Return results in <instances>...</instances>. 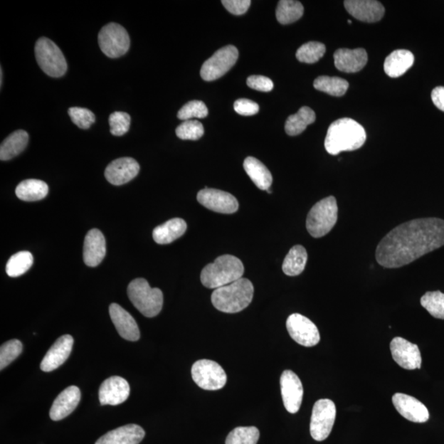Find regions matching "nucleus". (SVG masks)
I'll list each match as a JSON object with an SVG mask.
<instances>
[{
  "instance_id": "nucleus-28",
  "label": "nucleus",
  "mask_w": 444,
  "mask_h": 444,
  "mask_svg": "<svg viewBox=\"0 0 444 444\" xmlns=\"http://www.w3.org/2000/svg\"><path fill=\"white\" fill-rule=\"evenodd\" d=\"M244 169L259 189H270L273 184L272 174L260 161L255 157H248L244 162Z\"/></svg>"
},
{
  "instance_id": "nucleus-3",
  "label": "nucleus",
  "mask_w": 444,
  "mask_h": 444,
  "mask_svg": "<svg viewBox=\"0 0 444 444\" xmlns=\"http://www.w3.org/2000/svg\"><path fill=\"white\" fill-rule=\"evenodd\" d=\"M253 292L255 289L250 280L240 278L235 282L216 289L211 295V302L216 310L224 313H239L250 305Z\"/></svg>"
},
{
  "instance_id": "nucleus-40",
  "label": "nucleus",
  "mask_w": 444,
  "mask_h": 444,
  "mask_svg": "<svg viewBox=\"0 0 444 444\" xmlns=\"http://www.w3.org/2000/svg\"><path fill=\"white\" fill-rule=\"evenodd\" d=\"M176 133L183 140H199L204 134V125L198 120H186L178 126Z\"/></svg>"
},
{
  "instance_id": "nucleus-47",
  "label": "nucleus",
  "mask_w": 444,
  "mask_h": 444,
  "mask_svg": "<svg viewBox=\"0 0 444 444\" xmlns=\"http://www.w3.org/2000/svg\"><path fill=\"white\" fill-rule=\"evenodd\" d=\"M431 98L438 109L444 111V88L438 87L433 90Z\"/></svg>"
},
{
  "instance_id": "nucleus-33",
  "label": "nucleus",
  "mask_w": 444,
  "mask_h": 444,
  "mask_svg": "<svg viewBox=\"0 0 444 444\" xmlns=\"http://www.w3.org/2000/svg\"><path fill=\"white\" fill-rule=\"evenodd\" d=\"M304 14L302 4L295 0H282L279 1L276 15L278 22L287 25L296 22Z\"/></svg>"
},
{
  "instance_id": "nucleus-26",
  "label": "nucleus",
  "mask_w": 444,
  "mask_h": 444,
  "mask_svg": "<svg viewBox=\"0 0 444 444\" xmlns=\"http://www.w3.org/2000/svg\"><path fill=\"white\" fill-rule=\"evenodd\" d=\"M414 55L409 51L398 50L386 58L384 71L391 78H398L414 65Z\"/></svg>"
},
{
  "instance_id": "nucleus-5",
  "label": "nucleus",
  "mask_w": 444,
  "mask_h": 444,
  "mask_svg": "<svg viewBox=\"0 0 444 444\" xmlns=\"http://www.w3.org/2000/svg\"><path fill=\"white\" fill-rule=\"evenodd\" d=\"M128 295L132 304L147 318L160 314L163 306V293L160 289L152 288L144 278L132 281L128 287Z\"/></svg>"
},
{
  "instance_id": "nucleus-12",
  "label": "nucleus",
  "mask_w": 444,
  "mask_h": 444,
  "mask_svg": "<svg viewBox=\"0 0 444 444\" xmlns=\"http://www.w3.org/2000/svg\"><path fill=\"white\" fill-rule=\"evenodd\" d=\"M287 329L292 339L301 346L312 347L319 344L320 334L318 327L304 315H290L287 320Z\"/></svg>"
},
{
  "instance_id": "nucleus-29",
  "label": "nucleus",
  "mask_w": 444,
  "mask_h": 444,
  "mask_svg": "<svg viewBox=\"0 0 444 444\" xmlns=\"http://www.w3.org/2000/svg\"><path fill=\"white\" fill-rule=\"evenodd\" d=\"M28 141L29 136L26 131L20 130L14 132L0 146V159L9 161L17 157L25 150Z\"/></svg>"
},
{
  "instance_id": "nucleus-37",
  "label": "nucleus",
  "mask_w": 444,
  "mask_h": 444,
  "mask_svg": "<svg viewBox=\"0 0 444 444\" xmlns=\"http://www.w3.org/2000/svg\"><path fill=\"white\" fill-rule=\"evenodd\" d=\"M326 52V46L320 42L310 41L300 46L296 52V58L302 63H314L322 59Z\"/></svg>"
},
{
  "instance_id": "nucleus-6",
  "label": "nucleus",
  "mask_w": 444,
  "mask_h": 444,
  "mask_svg": "<svg viewBox=\"0 0 444 444\" xmlns=\"http://www.w3.org/2000/svg\"><path fill=\"white\" fill-rule=\"evenodd\" d=\"M337 204L334 197L320 200L308 214L306 227L309 233L314 238L329 234L337 223Z\"/></svg>"
},
{
  "instance_id": "nucleus-30",
  "label": "nucleus",
  "mask_w": 444,
  "mask_h": 444,
  "mask_svg": "<svg viewBox=\"0 0 444 444\" xmlns=\"http://www.w3.org/2000/svg\"><path fill=\"white\" fill-rule=\"evenodd\" d=\"M15 193L21 200L34 202L45 199L49 193V187L39 179H26L18 185Z\"/></svg>"
},
{
  "instance_id": "nucleus-13",
  "label": "nucleus",
  "mask_w": 444,
  "mask_h": 444,
  "mask_svg": "<svg viewBox=\"0 0 444 444\" xmlns=\"http://www.w3.org/2000/svg\"><path fill=\"white\" fill-rule=\"evenodd\" d=\"M197 199L204 207L216 213L232 214L239 208V203L233 195L218 189L206 187L199 192Z\"/></svg>"
},
{
  "instance_id": "nucleus-34",
  "label": "nucleus",
  "mask_w": 444,
  "mask_h": 444,
  "mask_svg": "<svg viewBox=\"0 0 444 444\" xmlns=\"http://www.w3.org/2000/svg\"><path fill=\"white\" fill-rule=\"evenodd\" d=\"M314 87L319 91L331 95L333 97H342L349 88V83L345 79L337 77L320 76L315 79Z\"/></svg>"
},
{
  "instance_id": "nucleus-35",
  "label": "nucleus",
  "mask_w": 444,
  "mask_h": 444,
  "mask_svg": "<svg viewBox=\"0 0 444 444\" xmlns=\"http://www.w3.org/2000/svg\"><path fill=\"white\" fill-rule=\"evenodd\" d=\"M33 264V256L30 252H19L9 258L6 273L9 277L18 278L28 272Z\"/></svg>"
},
{
  "instance_id": "nucleus-43",
  "label": "nucleus",
  "mask_w": 444,
  "mask_h": 444,
  "mask_svg": "<svg viewBox=\"0 0 444 444\" xmlns=\"http://www.w3.org/2000/svg\"><path fill=\"white\" fill-rule=\"evenodd\" d=\"M68 115H70L73 123L83 130H88L96 121V116L91 110L86 108H70L68 109Z\"/></svg>"
},
{
  "instance_id": "nucleus-11",
  "label": "nucleus",
  "mask_w": 444,
  "mask_h": 444,
  "mask_svg": "<svg viewBox=\"0 0 444 444\" xmlns=\"http://www.w3.org/2000/svg\"><path fill=\"white\" fill-rule=\"evenodd\" d=\"M239 57V51L234 46H227L216 51L215 54L204 63L201 68V77L204 81L216 80L225 75Z\"/></svg>"
},
{
  "instance_id": "nucleus-21",
  "label": "nucleus",
  "mask_w": 444,
  "mask_h": 444,
  "mask_svg": "<svg viewBox=\"0 0 444 444\" xmlns=\"http://www.w3.org/2000/svg\"><path fill=\"white\" fill-rule=\"evenodd\" d=\"M109 310L110 319L121 337L131 342L139 340V326L129 312L115 303L110 305Z\"/></svg>"
},
{
  "instance_id": "nucleus-38",
  "label": "nucleus",
  "mask_w": 444,
  "mask_h": 444,
  "mask_svg": "<svg viewBox=\"0 0 444 444\" xmlns=\"http://www.w3.org/2000/svg\"><path fill=\"white\" fill-rule=\"evenodd\" d=\"M421 304L436 319H444V294L430 292L422 296Z\"/></svg>"
},
{
  "instance_id": "nucleus-20",
  "label": "nucleus",
  "mask_w": 444,
  "mask_h": 444,
  "mask_svg": "<svg viewBox=\"0 0 444 444\" xmlns=\"http://www.w3.org/2000/svg\"><path fill=\"white\" fill-rule=\"evenodd\" d=\"M73 346V338L70 335H63L49 349L42 359L41 369L44 372H51L59 368L70 357Z\"/></svg>"
},
{
  "instance_id": "nucleus-2",
  "label": "nucleus",
  "mask_w": 444,
  "mask_h": 444,
  "mask_svg": "<svg viewBox=\"0 0 444 444\" xmlns=\"http://www.w3.org/2000/svg\"><path fill=\"white\" fill-rule=\"evenodd\" d=\"M366 141V132L356 121L350 118L337 120L327 130L326 151L331 155L352 152L361 148Z\"/></svg>"
},
{
  "instance_id": "nucleus-10",
  "label": "nucleus",
  "mask_w": 444,
  "mask_h": 444,
  "mask_svg": "<svg viewBox=\"0 0 444 444\" xmlns=\"http://www.w3.org/2000/svg\"><path fill=\"white\" fill-rule=\"evenodd\" d=\"M192 378L199 388L214 391L224 388L227 376L219 364L210 359H200L194 364Z\"/></svg>"
},
{
  "instance_id": "nucleus-36",
  "label": "nucleus",
  "mask_w": 444,
  "mask_h": 444,
  "mask_svg": "<svg viewBox=\"0 0 444 444\" xmlns=\"http://www.w3.org/2000/svg\"><path fill=\"white\" fill-rule=\"evenodd\" d=\"M260 433L255 426L237 427L226 438V444H257Z\"/></svg>"
},
{
  "instance_id": "nucleus-32",
  "label": "nucleus",
  "mask_w": 444,
  "mask_h": 444,
  "mask_svg": "<svg viewBox=\"0 0 444 444\" xmlns=\"http://www.w3.org/2000/svg\"><path fill=\"white\" fill-rule=\"evenodd\" d=\"M316 120L314 111L310 107L300 108L297 113L290 115L285 125V130L290 136L302 133Z\"/></svg>"
},
{
  "instance_id": "nucleus-48",
  "label": "nucleus",
  "mask_w": 444,
  "mask_h": 444,
  "mask_svg": "<svg viewBox=\"0 0 444 444\" xmlns=\"http://www.w3.org/2000/svg\"><path fill=\"white\" fill-rule=\"evenodd\" d=\"M0 70H0V78H1V80H0V84H1V87H2V85H3V70H2V68H0Z\"/></svg>"
},
{
  "instance_id": "nucleus-19",
  "label": "nucleus",
  "mask_w": 444,
  "mask_h": 444,
  "mask_svg": "<svg viewBox=\"0 0 444 444\" xmlns=\"http://www.w3.org/2000/svg\"><path fill=\"white\" fill-rule=\"evenodd\" d=\"M344 4L347 11L362 22H379L385 13L383 4L375 0H347Z\"/></svg>"
},
{
  "instance_id": "nucleus-17",
  "label": "nucleus",
  "mask_w": 444,
  "mask_h": 444,
  "mask_svg": "<svg viewBox=\"0 0 444 444\" xmlns=\"http://www.w3.org/2000/svg\"><path fill=\"white\" fill-rule=\"evenodd\" d=\"M393 403L399 414L407 421L425 423L430 418L427 407L413 396L396 393L393 396Z\"/></svg>"
},
{
  "instance_id": "nucleus-9",
  "label": "nucleus",
  "mask_w": 444,
  "mask_h": 444,
  "mask_svg": "<svg viewBox=\"0 0 444 444\" xmlns=\"http://www.w3.org/2000/svg\"><path fill=\"white\" fill-rule=\"evenodd\" d=\"M337 415L335 403L330 399L317 401L312 411L310 435L316 441H324L330 435Z\"/></svg>"
},
{
  "instance_id": "nucleus-25",
  "label": "nucleus",
  "mask_w": 444,
  "mask_h": 444,
  "mask_svg": "<svg viewBox=\"0 0 444 444\" xmlns=\"http://www.w3.org/2000/svg\"><path fill=\"white\" fill-rule=\"evenodd\" d=\"M145 437V431L137 425H127L111 430L95 444H139Z\"/></svg>"
},
{
  "instance_id": "nucleus-14",
  "label": "nucleus",
  "mask_w": 444,
  "mask_h": 444,
  "mask_svg": "<svg viewBox=\"0 0 444 444\" xmlns=\"http://www.w3.org/2000/svg\"><path fill=\"white\" fill-rule=\"evenodd\" d=\"M281 390L285 408L297 413L302 404L304 389L300 379L292 370H285L281 376Z\"/></svg>"
},
{
  "instance_id": "nucleus-1",
  "label": "nucleus",
  "mask_w": 444,
  "mask_h": 444,
  "mask_svg": "<svg viewBox=\"0 0 444 444\" xmlns=\"http://www.w3.org/2000/svg\"><path fill=\"white\" fill-rule=\"evenodd\" d=\"M444 245V220L416 219L396 226L380 241L376 253L379 265L398 268L407 265Z\"/></svg>"
},
{
  "instance_id": "nucleus-41",
  "label": "nucleus",
  "mask_w": 444,
  "mask_h": 444,
  "mask_svg": "<svg viewBox=\"0 0 444 444\" xmlns=\"http://www.w3.org/2000/svg\"><path fill=\"white\" fill-rule=\"evenodd\" d=\"M208 109L203 102L200 100H192L179 110L178 118L181 120H189L193 118L203 119L207 117Z\"/></svg>"
},
{
  "instance_id": "nucleus-22",
  "label": "nucleus",
  "mask_w": 444,
  "mask_h": 444,
  "mask_svg": "<svg viewBox=\"0 0 444 444\" xmlns=\"http://www.w3.org/2000/svg\"><path fill=\"white\" fill-rule=\"evenodd\" d=\"M81 400V391L76 386H70L57 396L51 406L50 416L52 421L66 418L76 409Z\"/></svg>"
},
{
  "instance_id": "nucleus-42",
  "label": "nucleus",
  "mask_w": 444,
  "mask_h": 444,
  "mask_svg": "<svg viewBox=\"0 0 444 444\" xmlns=\"http://www.w3.org/2000/svg\"><path fill=\"white\" fill-rule=\"evenodd\" d=\"M131 122L130 115L121 111H116L110 115V133L114 136H123L128 133Z\"/></svg>"
},
{
  "instance_id": "nucleus-15",
  "label": "nucleus",
  "mask_w": 444,
  "mask_h": 444,
  "mask_svg": "<svg viewBox=\"0 0 444 444\" xmlns=\"http://www.w3.org/2000/svg\"><path fill=\"white\" fill-rule=\"evenodd\" d=\"M391 353L396 364L408 370L421 369L422 358L418 346L403 337H395L391 342Z\"/></svg>"
},
{
  "instance_id": "nucleus-27",
  "label": "nucleus",
  "mask_w": 444,
  "mask_h": 444,
  "mask_svg": "<svg viewBox=\"0 0 444 444\" xmlns=\"http://www.w3.org/2000/svg\"><path fill=\"white\" fill-rule=\"evenodd\" d=\"M187 230V224L183 219L174 218L153 231V240L157 244L167 245L181 237Z\"/></svg>"
},
{
  "instance_id": "nucleus-39",
  "label": "nucleus",
  "mask_w": 444,
  "mask_h": 444,
  "mask_svg": "<svg viewBox=\"0 0 444 444\" xmlns=\"http://www.w3.org/2000/svg\"><path fill=\"white\" fill-rule=\"evenodd\" d=\"M22 352L23 344L18 340H10L4 343L0 348V369L6 368L21 355Z\"/></svg>"
},
{
  "instance_id": "nucleus-45",
  "label": "nucleus",
  "mask_w": 444,
  "mask_h": 444,
  "mask_svg": "<svg viewBox=\"0 0 444 444\" xmlns=\"http://www.w3.org/2000/svg\"><path fill=\"white\" fill-rule=\"evenodd\" d=\"M234 109L236 112L239 115L251 116L258 113L259 105L250 100L239 99L235 102Z\"/></svg>"
},
{
  "instance_id": "nucleus-24",
  "label": "nucleus",
  "mask_w": 444,
  "mask_h": 444,
  "mask_svg": "<svg viewBox=\"0 0 444 444\" xmlns=\"http://www.w3.org/2000/svg\"><path fill=\"white\" fill-rule=\"evenodd\" d=\"M367 62V52L362 48L339 49L334 54L336 68L344 73H353L361 71L366 65Z\"/></svg>"
},
{
  "instance_id": "nucleus-7",
  "label": "nucleus",
  "mask_w": 444,
  "mask_h": 444,
  "mask_svg": "<svg viewBox=\"0 0 444 444\" xmlns=\"http://www.w3.org/2000/svg\"><path fill=\"white\" fill-rule=\"evenodd\" d=\"M36 59L42 71L52 78L65 75L67 61L61 50L51 40L41 37L35 46Z\"/></svg>"
},
{
  "instance_id": "nucleus-4",
  "label": "nucleus",
  "mask_w": 444,
  "mask_h": 444,
  "mask_svg": "<svg viewBox=\"0 0 444 444\" xmlns=\"http://www.w3.org/2000/svg\"><path fill=\"white\" fill-rule=\"evenodd\" d=\"M245 268L239 258L226 255L218 257L201 273L205 287L218 289L242 278Z\"/></svg>"
},
{
  "instance_id": "nucleus-16",
  "label": "nucleus",
  "mask_w": 444,
  "mask_h": 444,
  "mask_svg": "<svg viewBox=\"0 0 444 444\" xmlns=\"http://www.w3.org/2000/svg\"><path fill=\"white\" fill-rule=\"evenodd\" d=\"M130 387L128 382L120 376H113L100 385L99 400L102 406H117L122 404L129 398Z\"/></svg>"
},
{
  "instance_id": "nucleus-31",
  "label": "nucleus",
  "mask_w": 444,
  "mask_h": 444,
  "mask_svg": "<svg viewBox=\"0 0 444 444\" xmlns=\"http://www.w3.org/2000/svg\"><path fill=\"white\" fill-rule=\"evenodd\" d=\"M308 260V253L301 245H295L285 256L282 264V270L290 277L298 276L305 270Z\"/></svg>"
},
{
  "instance_id": "nucleus-23",
  "label": "nucleus",
  "mask_w": 444,
  "mask_h": 444,
  "mask_svg": "<svg viewBox=\"0 0 444 444\" xmlns=\"http://www.w3.org/2000/svg\"><path fill=\"white\" fill-rule=\"evenodd\" d=\"M107 253V245L102 231L92 229L84 240L83 259L88 267H97L102 262Z\"/></svg>"
},
{
  "instance_id": "nucleus-8",
  "label": "nucleus",
  "mask_w": 444,
  "mask_h": 444,
  "mask_svg": "<svg viewBox=\"0 0 444 444\" xmlns=\"http://www.w3.org/2000/svg\"><path fill=\"white\" fill-rule=\"evenodd\" d=\"M100 50L109 58H119L128 52L130 39L122 26L111 23L105 25L98 35Z\"/></svg>"
},
{
  "instance_id": "nucleus-18",
  "label": "nucleus",
  "mask_w": 444,
  "mask_h": 444,
  "mask_svg": "<svg viewBox=\"0 0 444 444\" xmlns=\"http://www.w3.org/2000/svg\"><path fill=\"white\" fill-rule=\"evenodd\" d=\"M140 166L133 158L122 157L115 160L105 169V176L114 185L129 183L139 173Z\"/></svg>"
},
{
  "instance_id": "nucleus-46",
  "label": "nucleus",
  "mask_w": 444,
  "mask_h": 444,
  "mask_svg": "<svg viewBox=\"0 0 444 444\" xmlns=\"http://www.w3.org/2000/svg\"><path fill=\"white\" fill-rule=\"evenodd\" d=\"M221 4L228 11L235 15H242L250 7V0H223Z\"/></svg>"
},
{
  "instance_id": "nucleus-44",
  "label": "nucleus",
  "mask_w": 444,
  "mask_h": 444,
  "mask_svg": "<svg viewBox=\"0 0 444 444\" xmlns=\"http://www.w3.org/2000/svg\"><path fill=\"white\" fill-rule=\"evenodd\" d=\"M247 85L257 91L268 92L273 89L274 84L270 78L264 76L252 75L247 79Z\"/></svg>"
}]
</instances>
